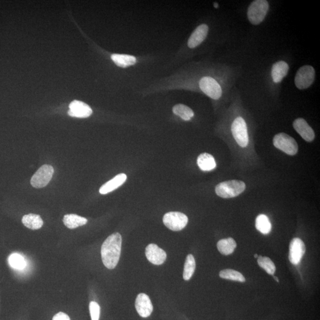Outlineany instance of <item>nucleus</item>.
<instances>
[{
	"label": "nucleus",
	"mask_w": 320,
	"mask_h": 320,
	"mask_svg": "<svg viewBox=\"0 0 320 320\" xmlns=\"http://www.w3.org/2000/svg\"><path fill=\"white\" fill-rule=\"evenodd\" d=\"M8 262L12 268L22 270L26 266V262L24 257L18 253H13L9 257Z\"/></svg>",
	"instance_id": "bb28decb"
},
{
	"label": "nucleus",
	"mask_w": 320,
	"mask_h": 320,
	"mask_svg": "<svg viewBox=\"0 0 320 320\" xmlns=\"http://www.w3.org/2000/svg\"><path fill=\"white\" fill-rule=\"evenodd\" d=\"M122 236L116 232L104 241L101 249V255L104 265L107 269L115 268L120 259L122 249Z\"/></svg>",
	"instance_id": "f257e3e1"
},
{
	"label": "nucleus",
	"mask_w": 320,
	"mask_h": 320,
	"mask_svg": "<svg viewBox=\"0 0 320 320\" xmlns=\"http://www.w3.org/2000/svg\"><path fill=\"white\" fill-rule=\"evenodd\" d=\"M173 112L176 115L186 121H190L194 116L193 111L189 107L183 104H176L173 107Z\"/></svg>",
	"instance_id": "b1692460"
},
{
	"label": "nucleus",
	"mask_w": 320,
	"mask_h": 320,
	"mask_svg": "<svg viewBox=\"0 0 320 320\" xmlns=\"http://www.w3.org/2000/svg\"><path fill=\"white\" fill-rule=\"evenodd\" d=\"M197 163L201 170L204 172L211 171L217 166L214 156L206 152L198 156Z\"/></svg>",
	"instance_id": "a211bd4d"
},
{
	"label": "nucleus",
	"mask_w": 320,
	"mask_h": 320,
	"mask_svg": "<svg viewBox=\"0 0 320 320\" xmlns=\"http://www.w3.org/2000/svg\"><path fill=\"white\" fill-rule=\"evenodd\" d=\"M273 277H274V280L277 282V283H279V279H278V278L276 276H273Z\"/></svg>",
	"instance_id": "7c9ffc66"
},
{
	"label": "nucleus",
	"mask_w": 320,
	"mask_h": 320,
	"mask_svg": "<svg viewBox=\"0 0 320 320\" xmlns=\"http://www.w3.org/2000/svg\"><path fill=\"white\" fill-rule=\"evenodd\" d=\"M231 132L235 140L243 148L246 147L249 144V135L248 128L244 119L242 117H236L233 122Z\"/></svg>",
	"instance_id": "423d86ee"
},
{
	"label": "nucleus",
	"mask_w": 320,
	"mask_h": 320,
	"mask_svg": "<svg viewBox=\"0 0 320 320\" xmlns=\"http://www.w3.org/2000/svg\"><path fill=\"white\" fill-rule=\"evenodd\" d=\"M68 114L72 117L86 118L93 113V110L88 104L81 101L74 100L69 104Z\"/></svg>",
	"instance_id": "ddd939ff"
},
{
	"label": "nucleus",
	"mask_w": 320,
	"mask_h": 320,
	"mask_svg": "<svg viewBox=\"0 0 320 320\" xmlns=\"http://www.w3.org/2000/svg\"><path fill=\"white\" fill-rule=\"evenodd\" d=\"M188 222V218L185 214L179 212H170L163 217V223L172 231L182 230Z\"/></svg>",
	"instance_id": "0eeeda50"
},
{
	"label": "nucleus",
	"mask_w": 320,
	"mask_h": 320,
	"mask_svg": "<svg viewBox=\"0 0 320 320\" xmlns=\"http://www.w3.org/2000/svg\"><path fill=\"white\" fill-rule=\"evenodd\" d=\"M145 255L149 262L155 265H161L165 263L167 258L165 251L154 244H150L147 247Z\"/></svg>",
	"instance_id": "f8f14e48"
},
{
	"label": "nucleus",
	"mask_w": 320,
	"mask_h": 320,
	"mask_svg": "<svg viewBox=\"0 0 320 320\" xmlns=\"http://www.w3.org/2000/svg\"><path fill=\"white\" fill-rule=\"evenodd\" d=\"M202 91L212 99L218 100L222 96V89L219 83L211 76H205L200 80Z\"/></svg>",
	"instance_id": "1a4fd4ad"
},
{
	"label": "nucleus",
	"mask_w": 320,
	"mask_h": 320,
	"mask_svg": "<svg viewBox=\"0 0 320 320\" xmlns=\"http://www.w3.org/2000/svg\"><path fill=\"white\" fill-rule=\"evenodd\" d=\"M273 145L276 148L288 155H295L298 151V145L295 139L285 133H279L274 137Z\"/></svg>",
	"instance_id": "20e7f679"
},
{
	"label": "nucleus",
	"mask_w": 320,
	"mask_h": 320,
	"mask_svg": "<svg viewBox=\"0 0 320 320\" xmlns=\"http://www.w3.org/2000/svg\"><path fill=\"white\" fill-rule=\"evenodd\" d=\"M305 246L302 240L294 238L291 240L289 252V260L292 264L297 265L300 263L305 253Z\"/></svg>",
	"instance_id": "9d476101"
},
{
	"label": "nucleus",
	"mask_w": 320,
	"mask_h": 320,
	"mask_svg": "<svg viewBox=\"0 0 320 320\" xmlns=\"http://www.w3.org/2000/svg\"><path fill=\"white\" fill-rule=\"evenodd\" d=\"M135 308L142 318H148L151 315L153 306L147 295L141 293L138 295L135 301Z\"/></svg>",
	"instance_id": "9b49d317"
},
{
	"label": "nucleus",
	"mask_w": 320,
	"mask_h": 320,
	"mask_svg": "<svg viewBox=\"0 0 320 320\" xmlns=\"http://www.w3.org/2000/svg\"><path fill=\"white\" fill-rule=\"evenodd\" d=\"M195 268V260L192 255H189L187 256L185 263H184L183 279L185 281H189L193 276Z\"/></svg>",
	"instance_id": "393cba45"
},
{
	"label": "nucleus",
	"mask_w": 320,
	"mask_h": 320,
	"mask_svg": "<svg viewBox=\"0 0 320 320\" xmlns=\"http://www.w3.org/2000/svg\"><path fill=\"white\" fill-rule=\"evenodd\" d=\"M127 179V176L125 175V174H119V175L113 177L112 180L104 184L103 185L100 187L99 190L100 193L106 194L112 192V191L116 190L118 187L123 185V184L126 182Z\"/></svg>",
	"instance_id": "dca6fc26"
},
{
	"label": "nucleus",
	"mask_w": 320,
	"mask_h": 320,
	"mask_svg": "<svg viewBox=\"0 0 320 320\" xmlns=\"http://www.w3.org/2000/svg\"><path fill=\"white\" fill-rule=\"evenodd\" d=\"M90 316L92 320H99L100 316V307L96 302H90L89 305Z\"/></svg>",
	"instance_id": "c85d7f7f"
},
{
	"label": "nucleus",
	"mask_w": 320,
	"mask_h": 320,
	"mask_svg": "<svg viewBox=\"0 0 320 320\" xmlns=\"http://www.w3.org/2000/svg\"><path fill=\"white\" fill-rule=\"evenodd\" d=\"M269 9L266 0H255L249 7L248 17L249 22L254 25H258L265 19Z\"/></svg>",
	"instance_id": "7ed1b4c3"
},
{
	"label": "nucleus",
	"mask_w": 320,
	"mask_h": 320,
	"mask_svg": "<svg viewBox=\"0 0 320 320\" xmlns=\"http://www.w3.org/2000/svg\"><path fill=\"white\" fill-rule=\"evenodd\" d=\"M293 127L305 141L312 142L314 140V131L303 118H298L295 119L293 123Z\"/></svg>",
	"instance_id": "4468645a"
},
{
	"label": "nucleus",
	"mask_w": 320,
	"mask_h": 320,
	"mask_svg": "<svg viewBox=\"0 0 320 320\" xmlns=\"http://www.w3.org/2000/svg\"><path fill=\"white\" fill-rule=\"evenodd\" d=\"M257 263L260 267L266 271V272L271 275H273L276 272V266L269 257L259 256L257 259Z\"/></svg>",
	"instance_id": "cd10ccee"
},
{
	"label": "nucleus",
	"mask_w": 320,
	"mask_h": 320,
	"mask_svg": "<svg viewBox=\"0 0 320 320\" xmlns=\"http://www.w3.org/2000/svg\"><path fill=\"white\" fill-rule=\"evenodd\" d=\"M220 276L222 279L238 281L240 283H244L246 281L245 277L241 273L233 269H224L220 272Z\"/></svg>",
	"instance_id": "a878e982"
},
{
	"label": "nucleus",
	"mask_w": 320,
	"mask_h": 320,
	"mask_svg": "<svg viewBox=\"0 0 320 320\" xmlns=\"http://www.w3.org/2000/svg\"><path fill=\"white\" fill-rule=\"evenodd\" d=\"M289 69L288 64L286 62L280 61L274 63L272 68V78L275 83H279L282 82L285 76L288 74Z\"/></svg>",
	"instance_id": "f3484780"
},
{
	"label": "nucleus",
	"mask_w": 320,
	"mask_h": 320,
	"mask_svg": "<svg viewBox=\"0 0 320 320\" xmlns=\"http://www.w3.org/2000/svg\"><path fill=\"white\" fill-rule=\"evenodd\" d=\"M315 71L311 65L302 66L298 69L295 77V84L300 90L307 89L314 83Z\"/></svg>",
	"instance_id": "39448f33"
},
{
	"label": "nucleus",
	"mask_w": 320,
	"mask_h": 320,
	"mask_svg": "<svg viewBox=\"0 0 320 320\" xmlns=\"http://www.w3.org/2000/svg\"><path fill=\"white\" fill-rule=\"evenodd\" d=\"M63 222L64 225L69 229H74L86 225L88 223V220L86 218L78 216L75 214L65 215Z\"/></svg>",
	"instance_id": "aec40b11"
},
{
	"label": "nucleus",
	"mask_w": 320,
	"mask_h": 320,
	"mask_svg": "<svg viewBox=\"0 0 320 320\" xmlns=\"http://www.w3.org/2000/svg\"><path fill=\"white\" fill-rule=\"evenodd\" d=\"M236 248V243L232 238L222 239L217 243L218 251L222 255L228 256L234 252Z\"/></svg>",
	"instance_id": "412c9836"
},
{
	"label": "nucleus",
	"mask_w": 320,
	"mask_h": 320,
	"mask_svg": "<svg viewBox=\"0 0 320 320\" xmlns=\"http://www.w3.org/2000/svg\"><path fill=\"white\" fill-rule=\"evenodd\" d=\"M22 222L25 227L33 230L40 229L44 224L43 219L39 215L33 214L24 215L22 218Z\"/></svg>",
	"instance_id": "6ab92c4d"
},
{
	"label": "nucleus",
	"mask_w": 320,
	"mask_h": 320,
	"mask_svg": "<svg viewBox=\"0 0 320 320\" xmlns=\"http://www.w3.org/2000/svg\"><path fill=\"white\" fill-rule=\"evenodd\" d=\"M255 258H258V255H257V254H255Z\"/></svg>",
	"instance_id": "473e14b6"
},
{
	"label": "nucleus",
	"mask_w": 320,
	"mask_h": 320,
	"mask_svg": "<svg viewBox=\"0 0 320 320\" xmlns=\"http://www.w3.org/2000/svg\"><path fill=\"white\" fill-rule=\"evenodd\" d=\"M111 58L116 65L122 68L130 67L137 62L136 58L129 55L113 54Z\"/></svg>",
	"instance_id": "4be33fe9"
},
{
	"label": "nucleus",
	"mask_w": 320,
	"mask_h": 320,
	"mask_svg": "<svg viewBox=\"0 0 320 320\" xmlns=\"http://www.w3.org/2000/svg\"><path fill=\"white\" fill-rule=\"evenodd\" d=\"M54 173V169L51 166H42L31 179V184L35 188H43L50 183Z\"/></svg>",
	"instance_id": "6e6552de"
},
{
	"label": "nucleus",
	"mask_w": 320,
	"mask_h": 320,
	"mask_svg": "<svg viewBox=\"0 0 320 320\" xmlns=\"http://www.w3.org/2000/svg\"><path fill=\"white\" fill-rule=\"evenodd\" d=\"M246 184L242 181L232 180L219 183L215 187L218 196L227 199L237 196L244 192Z\"/></svg>",
	"instance_id": "f03ea898"
},
{
	"label": "nucleus",
	"mask_w": 320,
	"mask_h": 320,
	"mask_svg": "<svg viewBox=\"0 0 320 320\" xmlns=\"http://www.w3.org/2000/svg\"><path fill=\"white\" fill-rule=\"evenodd\" d=\"M214 6H215V8L217 9V8H218L219 5H218V3H214Z\"/></svg>",
	"instance_id": "2f4dec72"
},
{
	"label": "nucleus",
	"mask_w": 320,
	"mask_h": 320,
	"mask_svg": "<svg viewBox=\"0 0 320 320\" xmlns=\"http://www.w3.org/2000/svg\"><path fill=\"white\" fill-rule=\"evenodd\" d=\"M52 320H70V318H69L67 314H65L64 312H60L55 315Z\"/></svg>",
	"instance_id": "c756f323"
},
{
	"label": "nucleus",
	"mask_w": 320,
	"mask_h": 320,
	"mask_svg": "<svg viewBox=\"0 0 320 320\" xmlns=\"http://www.w3.org/2000/svg\"><path fill=\"white\" fill-rule=\"evenodd\" d=\"M256 228L263 234H268L272 229V224L268 217L260 214L256 219Z\"/></svg>",
	"instance_id": "5701e85b"
},
{
	"label": "nucleus",
	"mask_w": 320,
	"mask_h": 320,
	"mask_svg": "<svg viewBox=\"0 0 320 320\" xmlns=\"http://www.w3.org/2000/svg\"><path fill=\"white\" fill-rule=\"evenodd\" d=\"M209 31V27L207 24H203L196 27L191 34L188 41V47L194 48L201 45L206 39Z\"/></svg>",
	"instance_id": "2eb2a0df"
}]
</instances>
